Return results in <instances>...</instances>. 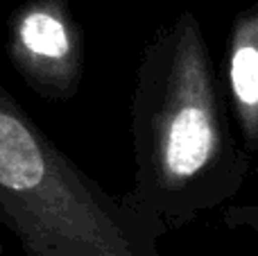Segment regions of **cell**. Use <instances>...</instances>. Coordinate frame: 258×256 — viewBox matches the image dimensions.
Segmentation results:
<instances>
[{
  "instance_id": "obj_3",
  "label": "cell",
  "mask_w": 258,
  "mask_h": 256,
  "mask_svg": "<svg viewBox=\"0 0 258 256\" xmlns=\"http://www.w3.org/2000/svg\"><path fill=\"white\" fill-rule=\"evenodd\" d=\"M7 57L50 102L75 98L84 77V32L68 0H25L7 18Z\"/></svg>"
},
{
  "instance_id": "obj_2",
  "label": "cell",
  "mask_w": 258,
  "mask_h": 256,
  "mask_svg": "<svg viewBox=\"0 0 258 256\" xmlns=\"http://www.w3.org/2000/svg\"><path fill=\"white\" fill-rule=\"evenodd\" d=\"M0 222L25 256H159L168 227L89 177L0 82Z\"/></svg>"
},
{
  "instance_id": "obj_1",
  "label": "cell",
  "mask_w": 258,
  "mask_h": 256,
  "mask_svg": "<svg viewBox=\"0 0 258 256\" xmlns=\"http://www.w3.org/2000/svg\"><path fill=\"white\" fill-rule=\"evenodd\" d=\"M129 111V195L168 229L240 193L251 154L231 132L204 27L192 12H179L145 43Z\"/></svg>"
},
{
  "instance_id": "obj_5",
  "label": "cell",
  "mask_w": 258,
  "mask_h": 256,
  "mask_svg": "<svg viewBox=\"0 0 258 256\" xmlns=\"http://www.w3.org/2000/svg\"><path fill=\"white\" fill-rule=\"evenodd\" d=\"M5 254V245H3V240H0V256Z\"/></svg>"
},
{
  "instance_id": "obj_4",
  "label": "cell",
  "mask_w": 258,
  "mask_h": 256,
  "mask_svg": "<svg viewBox=\"0 0 258 256\" xmlns=\"http://www.w3.org/2000/svg\"><path fill=\"white\" fill-rule=\"evenodd\" d=\"M229 107L240 127V145L258 150V3L236 14L227 50Z\"/></svg>"
}]
</instances>
